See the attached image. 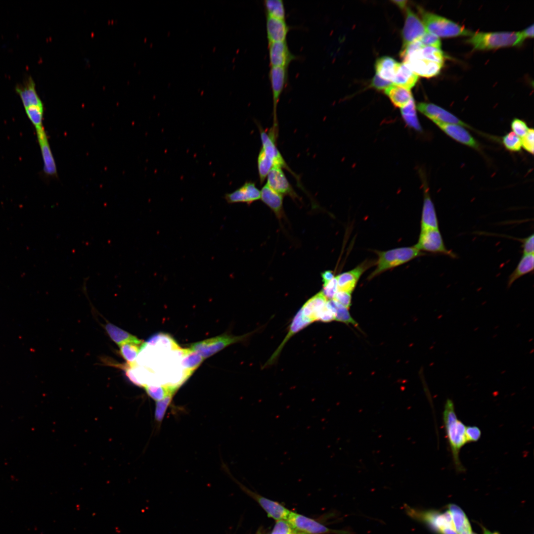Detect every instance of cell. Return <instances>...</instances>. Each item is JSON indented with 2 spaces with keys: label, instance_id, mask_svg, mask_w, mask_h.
<instances>
[{
  "label": "cell",
  "instance_id": "1",
  "mask_svg": "<svg viewBox=\"0 0 534 534\" xmlns=\"http://www.w3.org/2000/svg\"><path fill=\"white\" fill-rule=\"evenodd\" d=\"M443 419L455 471L458 473L463 472L465 469L460 461L459 453L461 449L467 444L465 437L466 426L457 418L454 403L450 399L447 398L445 400Z\"/></svg>",
  "mask_w": 534,
  "mask_h": 534
},
{
  "label": "cell",
  "instance_id": "2",
  "mask_svg": "<svg viewBox=\"0 0 534 534\" xmlns=\"http://www.w3.org/2000/svg\"><path fill=\"white\" fill-rule=\"evenodd\" d=\"M470 36L467 42L479 50L519 46L525 40L521 32H477Z\"/></svg>",
  "mask_w": 534,
  "mask_h": 534
},
{
  "label": "cell",
  "instance_id": "3",
  "mask_svg": "<svg viewBox=\"0 0 534 534\" xmlns=\"http://www.w3.org/2000/svg\"><path fill=\"white\" fill-rule=\"evenodd\" d=\"M378 259L376 268L368 277L370 280L382 272L404 264L413 259L424 255L414 246L397 248L387 251H376Z\"/></svg>",
  "mask_w": 534,
  "mask_h": 534
},
{
  "label": "cell",
  "instance_id": "4",
  "mask_svg": "<svg viewBox=\"0 0 534 534\" xmlns=\"http://www.w3.org/2000/svg\"><path fill=\"white\" fill-rule=\"evenodd\" d=\"M405 510L411 518L426 524L438 534H457L448 510L441 513L434 510H421L406 506Z\"/></svg>",
  "mask_w": 534,
  "mask_h": 534
},
{
  "label": "cell",
  "instance_id": "5",
  "mask_svg": "<svg viewBox=\"0 0 534 534\" xmlns=\"http://www.w3.org/2000/svg\"><path fill=\"white\" fill-rule=\"evenodd\" d=\"M423 23L428 32L439 37L471 36L472 33L452 21L440 15L422 10Z\"/></svg>",
  "mask_w": 534,
  "mask_h": 534
},
{
  "label": "cell",
  "instance_id": "6",
  "mask_svg": "<svg viewBox=\"0 0 534 534\" xmlns=\"http://www.w3.org/2000/svg\"><path fill=\"white\" fill-rule=\"evenodd\" d=\"M252 333L239 336L224 334L195 343L191 345L189 348L205 359L231 344L244 340Z\"/></svg>",
  "mask_w": 534,
  "mask_h": 534
},
{
  "label": "cell",
  "instance_id": "7",
  "mask_svg": "<svg viewBox=\"0 0 534 534\" xmlns=\"http://www.w3.org/2000/svg\"><path fill=\"white\" fill-rule=\"evenodd\" d=\"M414 246L420 251L441 254L452 258L456 257L453 252L446 248L439 228L421 229L418 242Z\"/></svg>",
  "mask_w": 534,
  "mask_h": 534
},
{
  "label": "cell",
  "instance_id": "8",
  "mask_svg": "<svg viewBox=\"0 0 534 534\" xmlns=\"http://www.w3.org/2000/svg\"><path fill=\"white\" fill-rule=\"evenodd\" d=\"M296 530L307 534H350L347 531L329 529L314 520L290 511L286 520Z\"/></svg>",
  "mask_w": 534,
  "mask_h": 534
},
{
  "label": "cell",
  "instance_id": "9",
  "mask_svg": "<svg viewBox=\"0 0 534 534\" xmlns=\"http://www.w3.org/2000/svg\"><path fill=\"white\" fill-rule=\"evenodd\" d=\"M259 128L262 148L266 154L273 161L274 166L285 169L293 175V172L285 162L276 145L278 130L271 127L268 131H266L261 126H259Z\"/></svg>",
  "mask_w": 534,
  "mask_h": 534
},
{
  "label": "cell",
  "instance_id": "10",
  "mask_svg": "<svg viewBox=\"0 0 534 534\" xmlns=\"http://www.w3.org/2000/svg\"><path fill=\"white\" fill-rule=\"evenodd\" d=\"M427 31L419 17L410 8H406V17L402 32V47L418 41Z\"/></svg>",
  "mask_w": 534,
  "mask_h": 534
},
{
  "label": "cell",
  "instance_id": "11",
  "mask_svg": "<svg viewBox=\"0 0 534 534\" xmlns=\"http://www.w3.org/2000/svg\"><path fill=\"white\" fill-rule=\"evenodd\" d=\"M269 78L271 84L273 99V124L272 127L278 129L277 106L287 79L286 67H270Z\"/></svg>",
  "mask_w": 534,
  "mask_h": 534
},
{
  "label": "cell",
  "instance_id": "12",
  "mask_svg": "<svg viewBox=\"0 0 534 534\" xmlns=\"http://www.w3.org/2000/svg\"><path fill=\"white\" fill-rule=\"evenodd\" d=\"M417 110L433 122H440L461 125L471 128L467 124L444 108L431 103L420 102L416 106Z\"/></svg>",
  "mask_w": 534,
  "mask_h": 534
},
{
  "label": "cell",
  "instance_id": "13",
  "mask_svg": "<svg viewBox=\"0 0 534 534\" xmlns=\"http://www.w3.org/2000/svg\"><path fill=\"white\" fill-rule=\"evenodd\" d=\"M267 178L266 184L277 193L292 198L298 197L281 167L274 166L269 171Z\"/></svg>",
  "mask_w": 534,
  "mask_h": 534
},
{
  "label": "cell",
  "instance_id": "14",
  "mask_svg": "<svg viewBox=\"0 0 534 534\" xmlns=\"http://www.w3.org/2000/svg\"><path fill=\"white\" fill-rule=\"evenodd\" d=\"M241 488L250 496L257 501L267 512L268 516L278 521L286 520L290 512L288 509L280 503L267 498L259 494L240 485Z\"/></svg>",
  "mask_w": 534,
  "mask_h": 534
},
{
  "label": "cell",
  "instance_id": "15",
  "mask_svg": "<svg viewBox=\"0 0 534 534\" xmlns=\"http://www.w3.org/2000/svg\"><path fill=\"white\" fill-rule=\"evenodd\" d=\"M403 61L417 76L426 78L439 74L443 66V64L413 55L408 56Z\"/></svg>",
  "mask_w": 534,
  "mask_h": 534
},
{
  "label": "cell",
  "instance_id": "16",
  "mask_svg": "<svg viewBox=\"0 0 534 534\" xmlns=\"http://www.w3.org/2000/svg\"><path fill=\"white\" fill-rule=\"evenodd\" d=\"M268 51L270 67L287 68L296 58L290 51L286 40L268 43Z\"/></svg>",
  "mask_w": 534,
  "mask_h": 534
},
{
  "label": "cell",
  "instance_id": "17",
  "mask_svg": "<svg viewBox=\"0 0 534 534\" xmlns=\"http://www.w3.org/2000/svg\"><path fill=\"white\" fill-rule=\"evenodd\" d=\"M224 198L228 203H246L249 205L261 199V191L253 181H246L234 191L226 193Z\"/></svg>",
  "mask_w": 534,
  "mask_h": 534
},
{
  "label": "cell",
  "instance_id": "18",
  "mask_svg": "<svg viewBox=\"0 0 534 534\" xmlns=\"http://www.w3.org/2000/svg\"><path fill=\"white\" fill-rule=\"evenodd\" d=\"M373 261H365L355 268L337 275L338 290L352 293L363 273L373 264Z\"/></svg>",
  "mask_w": 534,
  "mask_h": 534
},
{
  "label": "cell",
  "instance_id": "19",
  "mask_svg": "<svg viewBox=\"0 0 534 534\" xmlns=\"http://www.w3.org/2000/svg\"><path fill=\"white\" fill-rule=\"evenodd\" d=\"M447 135L456 141L473 148L479 149V144L475 139L463 127L460 125L434 122Z\"/></svg>",
  "mask_w": 534,
  "mask_h": 534
},
{
  "label": "cell",
  "instance_id": "20",
  "mask_svg": "<svg viewBox=\"0 0 534 534\" xmlns=\"http://www.w3.org/2000/svg\"><path fill=\"white\" fill-rule=\"evenodd\" d=\"M424 200L421 219V229L439 228V222L429 188L423 181Z\"/></svg>",
  "mask_w": 534,
  "mask_h": 534
},
{
  "label": "cell",
  "instance_id": "21",
  "mask_svg": "<svg viewBox=\"0 0 534 534\" xmlns=\"http://www.w3.org/2000/svg\"><path fill=\"white\" fill-rule=\"evenodd\" d=\"M312 322L308 319L306 318L302 314V313L300 310L295 315L292 321L289 326V329L288 333L286 335L285 338L283 339L282 343L278 346L277 349L274 351L270 357L267 360V361L265 364V366H269L274 363L278 357L279 356L280 352L283 349L284 345L295 334L299 332L305 327H307Z\"/></svg>",
  "mask_w": 534,
  "mask_h": 534
},
{
  "label": "cell",
  "instance_id": "22",
  "mask_svg": "<svg viewBox=\"0 0 534 534\" xmlns=\"http://www.w3.org/2000/svg\"><path fill=\"white\" fill-rule=\"evenodd\" d=\"M15 90L19 95L25 108L31 106H44L36 90L35 82L31 76L22 84L17 85Z\"/></svg>",
  "mask_w": 534,
  "mask_h": 534
},
{
  "label": "cell",
  "instance_id": "23",
  "mask_svg": "<svg viewBox=\"0 0 534 534\" xmlns=\"http://www.w3.org/2000/svg\"><path fill=\"white\" fill-rule=\"evenodd\" d=\"M266 29L267 38L269 43L285 41L289 27L285 19L267 15Z\"/></svg>",
  "mask_w": 534,
  "mask_h": 534
},
{
  "label": "cell",
  "instance_id": "24",
  "mask_svg": "<svg viewBox=\"0 0 534 534\" xmlns=\"http://www.w3.org/2000/svg\"><path fill=\"white\" fill-rule=\"evenodd\" d=\"M44 161V171L47 175L54 176L57 173L56 166L45 131L36 133Z\"/></svg>",
  "mask_w": 534,
  "mask_h": 534
},
{
  "label": "cell",
  "instance_id": "25",
  "mask_svg": "<svg viewBox=\"0 0 534 534\" xmlns=\"http://www.w3.org/2000/svg\"><path fill=\"white\" fill-rule=\"evenodd\" d=\"M283 196L277 193L267 184L261 191V199L275 214L278 219L282 218L284 215L283 199Z\"/></svg>",
  "mask_w": 534,
  "mask_h": 534
},
{
  "label": "cell",
  "instance_id": "26",
  "mask_svg": "<svg viewBox=\"0 0 534 534\" xmlns=\"http://www.w3.org/2000/svg\"><path fill=\"white\" fill-rule=\"evenodd\" d=\"M327 301L320 291L308 300L300 310L304 316L312 323L317 321L318 315Z\"/></svg>",
  "mask_w": 534,
  "mask_h": 534
},
{
  "label": "cell",
  "instance_id": "27",
  "mask_svg": "<svg viewBox=\"0 0 534 534\" xmlns=\"http://www.w3.org/2000/svg\"><path fill=\"white\" fill-rule=\"evenodd\" d=\"M418 80V76L414 73L405 63H399L392 82L395 85L410 90L415 85Z\"/></svg>",
  "mask_w": 534,
  "mask_h": 534
},
{
  "label": "cell",
  "instance_id": "28",
  "mask_svg": "<svg viewBox=\"0 0 534 534\" xmlns=\"http://www.w3.org/2000/svg\"><path fill=\"white\" fill-rule=\"evenodd\" d=\"M385 93L395 107L400 108L406 106L413 98L409 89L395 85L385 89Z\"/></svg>",
  "mask_w": 534,
  "mask_h": 534
},
{
  "label": "cell",
  "instance_id": "29",
  "mask_svg": "<svg viewBox=\"0 0 534 534\" xmlns=\"http://www.w3.org/2000/svg\"><path fill=\"white\" fill-rule=\"evenodd\" d=\"M399 64L392 57H381L375 63L376 74L384 80L392 82Z\"/></svg>",
  "mask_w": 534,
  "mask_h": 534
},
{
  "label": "cell",
  "instance_id": "30",
  "mask_svg": "<svg viewBox=\"0 0 534 534\" xmlns=\"http://www.w3.org/2000/svg\"><path fill=\"white\" fill-rule=\"evenodd\" d=\"M534 269V254L523 255L517 267L509 276L507 288H510L518 279L527 274L533 272Z\"/></svg>",
  "mask_w": 534,
  "mask_h": 534
},
{
  "label": "cell",
  "instance_id": "31",
  "mask_svg": "<svg viewBox=\"0 0 534 534\" xmlns=\"http://www.w3.org/2000/svg\"><path fill=\"white\" fill-rule=\"evenodd\" d=\"M447 507L457 534L464 531L472 530L471 524L467 516L460 507L454 504H449Z\"/></svg>",
  "mask_w": 534,
  "mask_h": 534
},
{
  "label": "cell",
  "instance_id": "32",
  "mask_svg": "<svg viewBox=\"0 0 534 534\" xmlns=\"http://www.w3.org/2000/svg\"><path fill=\"white\" fill-rule=\"evenodd\" d=\"M182 355L181 365L185 372L190 376L201 364L204 358L198 353L190 348L182 349Z\"/></svg>",
  "mask_w": 534,
  "mask_h": 534
},
{
  "label": "cell",
  "instance_id": "33",
  "mask_svg": "<svg viewBox=\"0 0 534 534\" xmlns=\"http://www.w3.org/2000/svg\"><path fill=\"white\" fill-rule=\"evenodd\" d=\"M400 113L404 123L407 127L418 132L422 129L418 120L415 101L412 98L404 107L400 108Z\"/></svg>",
  "mask_w": 534,
  "mask_h": 534
},
{
  "label": "cell",
  "instance_id": "34",
  "mask_svg": "<svg viewBox=\"0 0 534 534\" xmlns=\"http://www.w3.org/2000/svg\"><path fill=\"white\" fill-rule=\"evenodd\" d=\"M144 344L142 341H129L125 342L120 345V354L126 360L128 363L134 365L135 360L139 351L143 347Z\"/></svg>",
  "mask_w": 534,
  "mask_h": 534
},
{
  "label": "cell",
  "instance_id": "35",
  "mask_svg": "<svg viewBox=\"0 0 534 534\" xmlns=\"http://www.w3.org/2000/svg\"><path fill=\"white\" fill-rule=\"evenodd\" d=\"M105 329L112 340L119 346L126 342L140 341L135 336L110 323L105 325Z\"/></svg>",
  "mask_w": 534,
  "mask_h": 534
},
{
  "label": "cell",
  "instance_id": "36",
  "mask_svg": "<svg viewBox=\"0 0 534 534\" xmlns=\"http://www.w3.org/2000/svg\"><path fill=\"white\" fill-rule=\"evenodd\" d=\"M412 55L442 64H444L445 58V54L441 49L431 46H423L406 56L403 60Z\"/></svg>",
  "mask_w": 534,
  "mask_h": 534
},
{
  "label": "cell",
  "instance_id": "37",
  "mask_svg": "<svg viewBox=\"0 0 534 534\" xmlns=\"http://www.w3.org/2000/svg\"><path fill=\"white\" fill-rule=\"evenodd\" d=\"M144 388L151 398L159 401L169 395H174L178 388L170 385L149 386L145 385Z\"/></svg>",
  "mask_w": 534,
  "mask_h": 534
},
{
  "label": "cell",
  "instance_id": "38",
  "mask_svg": "<svg viewBox=\"0 0 534 534\" xmlns=\"http://www.w3.org/2000/svg\"><path fill=\"white\" fill-rule=\"evenodd\" d=\"M328 302L334 312L335 320L357 326L356 322L352 317L348 308L333 299L329 300Z\"/></svg>",
  "mask_w": 534,
  "mask_h": 534
},
{
  "label": "cell",
  "instance_id": "39",
  "mask_svg": "<svg viewBox=\"0 0 534 534\" xmlns=\"http://www.w3.org/2000/svg\"><path fill=\"white\" fill-rule=\"evenodd\" d=\"M258 170L261 184H262L274 166L273 161L266 154L261 148L257 158Z\"/></svg>",
  "mask_w": 534,
  "mask_h": 534
},
{
  "label": "cell",
  "instance_id": "40",
  "mask_svg": "<svg viewBox=\"0 0 534 534\" xmlns=\"http://www.w3.org/2000/svg\"><path fill=\"white\" fill-rule=\"evenodd\" d=\"M267 15L285 19V9L282 0H265Z\"/></svg>",
  "mask_w": 534,
  "mask_h": 534
},
{
  "label": "cell",
  "instance_id": "41",
  "mask_svg": "<svg viewBox=\"0 0 534 534\" xmlns=\"http://www.w3.org/2000/svg\"><path fill=\"white\" fill-rule=\"evenodd\" d=\"M25 109L28 118L34 126L36 130L43 128L44 106H31Z\"/></svg>",
  "mask_w": 534,
  "mask_h": 534
},
{
  "label": "cell",
  "instance_id": "42",
  "mask_svg": "<svg viewBox=\"0 0 534 534\" xmlns=\"http://www.w3.org/2000/svg\"><path fill=\"white\" fill-rule=\"evenodd\" d=\"M502 143L504 147L509 151L518 152L521 150V139L513 132L506 134L502 138Z\"/></svg>",
  "mask_w": 534,
  "mask_h": 534
},
{
  "label": "cell",
  "instance_id": "43",
  "mask_svg": "<svg viewBox=\"0 0 534 534\" xmlns=\"http://www.w3.org/2000/svg\"><path fill=\"white\" fill-rule=\"evenodd\" d=\"M174 395H169L162 400L157 401L156 404L155 418L158 422H161L165 415L166 411L170 405Z\"/></svg>",
  "mask_w": 534,
  "mask_h": 534
},
{
  "label": "cell",
  "instance_id": "44",
  "mask_svg": "<svg viewBox=\"0 0 534 534\" xmlns=\"http://www.w3.org/2000/svg\"><path fill=\"white\" fill-rule=\"evenodd\" d=\"M296 531L287 520H281L277 521L270 534H293Z\"/></svg>",
  "mask_w": 534,
  "mask_h": 534
},
{
  "label": "cell",
  "instance_id": "45",
  "mask_svg": "<svg viewBox=\"0 0 534 534\" xmlns=\"http://www.w3.org/2000/svg\"><path fill=\"white\" fill-rule=\"evenodd\" d=\"M419 41L423 46L441 49V42L440 38L428 32L421 37Z\"/></svg>",
  "mask_w": 534,
  "mask_h": 534
},
{
  "label": "cell",
  "instance_id": "46",
  "mask_svg": "<svg viewBox=\"0 0 534 534\" xmlns=\"http://www.w3.org/2000/svg\"><path fill=\"white\" fill-rule=\"evenodd\" d=\"M511 127L513 133L521 137L525 135L529 130L524 121L517 118H515L512 120Z\"/></svg>",
  "mask_w": 534,
  "mask_h": 534
},
{
  "label": "cell",
  "instance_id": "47",
  "mask_svg": "<svg viewBox=\"0 0 534 534\" xmlns=\"http://www.w3.org/2000/svg\"><path fill=\"white\" fill-rule=\"evenodd\" d=\"M482 432L477 426H466L465 437L467 443L478 442L481 438Z\"/></svg>",
  "mask_w": 534,
  "mask_h": 534
},
{
  "label": "cell",
  "instance_id": "48",
  "mask_svg": "<svg viewBox=\"0 0 534 534\" xmlns=\"http://www.w3.org/2000/svg\"><path fill=\"white\" fill-rule=\"evenodd\" d=\"M351 294L352 293L348 291L337 290L333 298V300L336 301L344 307L349 309V308L351 305Z\"/></svg>",
  "mask_w": 534,
  "mask_h": 534
},
{
  "label": "cell",
  "instance_id": "49",
  "mask_svg": "<svg viewBox=\"0 0 534 534\" xmlns=\"http://www.w3.org/2000/svg\"><path fill=\"white\" fill-rule=\"evenodd\" d=\"M534 131L533 129H529L527 134L523 136L521 139L522 146L532 154H534Z\"/></svg>",
  "mask_w": 534,
  "mask_h": 534
},
{
  "label": "cell",
  "instance_id": "50",
  "mask_svg": "<svg viewBox=\"0 0 534 534\" xmlns=\"http://www.w3.org/2000/svg\"><path fill=\"white\" fill-rule=\"evenodd\" d=\"M335 320V314L331 306L327 302L318 315L317 321L329 322Z\"/></svg>",
  "mask_w": 534,
  "mask_h": 534
},
{
  "label": "cell",
  "instance_id": "51",
  "mask_svg": "<svg viewBox=\"0 0 534 534\" xmlns=\"http://www.w3.org/2000/svg\"><path fill=\"white\" fill-rule=\"evenodd\" d=\"M323 290L321 291L327 299H333L335 294L338 290L337 282L336 277L328 282L325 286H323Z\"/></svg>",
  "mask_w": 534,
  "mask_h": 534
},
{
  "label": "cell",
  "instance_id": "52",
  "mask_svg": "<svg viewBox=\"0 0 534 534\" xmlns=\"http://www.w3.org/2000/svg\"><path fill=\"white\" fill-rule=\"evenodd\" d=\"M534 234H532L522 240V248L523 250V255L534 254Z\"/></svg>",
  "mask_w": 534,
  "mask_h": 534
},
{
  "label": "cell",
  "instance_id": "53",
  "mask_svg": "<svg viewBox=\"0 0 534 534\" xmlns=\"http://www.w3.org/2000/svg\"><path fill=\"white\" fill-rule=\"evenodd\" d=\"M392 85V82L381 78L377 74L373 77L371 84L373 88L378 90L386 89Z\"/></svg>",
  "mask_w": 534,
  "mask_h": 534
},
{
  "label": "cell",
  "instance_id": "54",
  "mask_svg": "<svg viewBox=\"0 0 534 534\" xmlns=\"http://www.w3.org/2000/svg\"><path fill=\"white\" fill-rule=\"evenodd\" d=\"M321 275L323 286L326 285L334 278V274L331 270H326L322 272Z\"/></svg>",
  "mask_w": 534,
  "mask_h": 534
},
{
  "label": "cell",
  "instance_id": "55",
  "mask_svg": "<svg viewBox=\"0 0 534 534\" xmlns=\"http://www.w3.org/2000/svg\"><path fill=\"white\" fill-rule=\"evenodd\" d=\"M522 36L525 39L527 38H533L534 37V25L527 27L522 31H521Z\"/></svg>",
  "mask_w": 534,
  "mask_h": 534
},
{
  "label": "cell",
  "instance_id": "56",
  "mask_svg": "<svg viewBox=\"0 0 534 534\" xmlns=\"http://www.w3.org/2000/svg\"><path fill=\"white\" fill-rule=\"evenodd\" d=\"M392 2L401 9H406L407 8V1L406 0H394Z\"/></svg>",
  "mask_w": 534,
  "mask_h": 534
},
{
  "label": "cell",
  "instance_id": "57",
  "mask_svg": "<svg viewBox=\"0 0 534 534\" xmlns=\"http://www.w3.org/2000/svg\"><path fill=\"white\" fill-rule=\"evenodd\" d=\"M482 529H483V534H499L498 533H497L496 532H491L489 530H488V529H487L486 528H485L484 527H482Z\"/></svg>",
  "mask_w": 534,
  "mask_h": 534
},
{
  "label": "cell",
  "instance_id": "58",
  "mask_svg": "<svg viewBox=\"0 0 534 534\" xmlns=\"http://www.w3.org/2000/svg\"><path fill=\"white\" fill-rule=\"evenodd\" d=\"M459 534H477L473 532L472 530H471V531H464V532H461Z\"/></svg>",
  "mask_w": 534,
  "mask_h": 534
},
{
  "label": "cell",
  "instance_id": "59",
  "mask_svg": "<svg viewBox=\"0 0 534 534\" xmlns=\"http://www.w3.org/2000/svg\"><path fill=\"white\" fill-rule=\"evenodd\" d=\"M293 534H307L297 531L295 533H293Z\"/></svg>",
  "mask_w": 534,
  "mask_h": 534
},
{
  "label": "cell",
  "instance_id": "60",
  "mask_svg": "<svg viewBox=\"0 0 534 534\" xmlns=\"http://www.w3.org/2000/svg\"><path fill=\"white\" fill-rule=\"evenodd\" d=\"M257 534H263L262 532H261V533H258Z\"/></svg>",
  "mask_w": 534,
  "mask_h": 534
}]
</instances>
